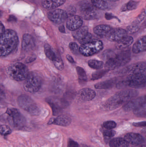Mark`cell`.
<instances>
[{"mask_svg":"<svg viewBox=\"0 0 146 147\" xmlns=\"http://www.w3.org/2000/svg\"><path fill=\"white\" fill-rule=\"evenodd\" d=\"M59 31L62 33H65V28H64V27L63 26H60L59 28Z\"/></svg>","mask_w":146,"mask_h":147,"instance_id":"obj_51","label":"cell"},{"mask_svg":"<svg viewBox=\"0 0 146 147\" xmlns=\"http://www.w3.org/2000/svg\"><path fill=\"white\" fill-rule=\"evenodd\" d=\"M6 114L8 116V121L13 127L21 128L25 127L26 123L25 118L19 111L15 108L7 109Z\"/></svg>","mask_w":146,"mask_h":147,"instance_id":"obj_8","label":"cell"},{"mask_svg":"<svg viewBox=\"0 0 146 147\" xmlns=\"http://www.w3.org/2000/svg\"><path fill=\"white\" fill-rule=\"evenodd\" d=\"M48 18L53 23L60 24L64 22L68 19L65 10L57 9L51 10L48 13Z\"/></svg>","mask_w":146,"mask_h":147,"instance_id":"obj_11","label":"cell"},{"mask_svg":"<svg viewBox=\"0 0 146 147\" xmlns=\"http://www.w3.org/2000/svg\"><path fill=\"white\" fill-rule=\"evenodd\" d=\"M68 147H79V144L76 142L70 139L68 142Z\"/></svg>","mask_w":146,"mask_h":147,"instance_id":"obj_44","label":"cell"},{"mask_svg":"<svg viewBox=\"0 0 146 147\" xmlns=\"http://www.w3.org/2000/svg\"><path fill=\"white\" fill-rule=\"evenodd\" d=\"M88 65L91 68L94 69L99 70L103 67L104 63L102 61L96 59H91L88 62Z\"/></svg>","mask_w":146,"mask_h":147,"instance_id":"obj_31","label":"cell"},{"mask_svg":"<svg viewBox=\"0 0 146 147\" xmlns=\"http://www.w3.org/2000/svg\"><path fill=\"white\" fill-rule=\"evenodd\" d=\"M82 147H89V146H85V145H83L82 146Z\"/></svg>","mask_w":146,"mask_h":147,"instance_id":"obj_54","label":"cell"},{"mask_svg":"<svg viewBox=\"0 0 146 147\" xmlns=\"http://www.w3.org/2000/svg\"><path fill=\"white\" fill-rule=\"evenodd\" d=\"M94 39H93L92 34L88 33L83 38H82L81 40H79V42L81 45H84V44H86V43L92 41Z\"/></svg>","mask_w":146,"mask_h":147,"instance_id":"obj_41","label":"cell"},{"mask_svg":"<svg viewBox=\"0 0 146 147\" xmlns=\"http://www.w3.org/2000/svg\"><path fill=\"white\" fill-rule=\"evenodd\" d=\"M44 52L47 57L51 60L52 62L55 61L58 56L53 51L51 46L48 44H45L44 46Z\"/></svg>","mask_w":146,"mask_h":147,"instance_id":"obj_29","label":"cell"},{"mask_svg":"<svg viewBox=\"0 0 146 147\" xmlns=\"http://www.w3.org/2000/svg\"><path fill=\"white\" fill-rule=\"evenodd\" d=\"M109 70L104 69L98 70L95 72H93L92 75V78L91 80H97L103 78L109 71Z\"/></svg>","mask_w":146,"mask_h":147,"instance_id":"obj_34","label":"cell"},{"mask_svg":"<svg viewBox=\"0 0 146 147\" xmlns=\"http://www.w3.org/2000/svg\"><path fill=\"white\" fill-rule=\"evenodd\" d=\"M111 29V27L109 25H100L93 28V32L97 36L104 37L107 35Z\"/></svg>","mask_w":146,"mask_h":147,"instance_id":"obj_26","label":"cell"},{"mask_svg":"<svg viewBox=\"0 0 146 147\" xmlns=\"http://www.w3.org/2000/svg\"><path fill=\"white\" fill-rule=\"evenodd\" d=\"M139 3L133 0H131L127 3H125L122 7L121 10L122 12L133 10L137 8Z\"/></svg>","mask_w":146,"mask_h":147,"instance_id":"obj_30","label":"cell"},{"mask_svg":"<svg viewBox=\"0 0 146 147\" xmlns=\"http://www.w3.org/2000/svg\"><path fill=\"white\" fill-rule=\"evenodd\" d=\"M109 146L110 147H128L129 144L125 139L117 138L110 142Z\"/></svg>","mask_w":146,"mask_h":147,"instance_id":"obj_28","label":"cell"},{"mask_svg":"<svg viewBox=\"0 0 146 147\" xmlns=\"http://www.w3.org/2000/svg\"><path fill=\"white\" fill-rule=\"evenodd\" d=\"M124 139L128 142L133 146H139L142 144L145 141L142 136L136 133H129L124 136Z\"/></svg>","mask_w":146,"mask_h":147,"instance_id":"obj_18","label":"cell"},{"mask_svg":"<svg viewBox=\"0 0 146 147\" xmlns=\"http://www.w3.org/2000/svg\"><path fill=\"white\" fill-rule=\"evenodd\" d=\"M139 29V25L136 24H132L130 26H129L127 28V32L129 34H133L138 32Z\"/></svg>","mask_w":146,"mask_h":147,"instance_id":"obj_42","label":"cell"},{"mask_svg":"<svg viewBox=\"0 0 146 147\" xmlns=\"http://www.w3.org/2000/svg\"><path fill=\"white\" fill-rule=\"evenodd\" d=\"M17 103L21 108L32 115H38L40 113V109L37 104L28 95H20L17 98Z\"/></svg>","mask_w":146,"mask_h":147,"instance_id":"obj_5","label":"cell"},{"mask_svg":"<svg viewBox=\"0 0 146 147\" xmlns=\"http://www.w3.org/2000/svg\"><path fill=\"white\" fill-rule=\"evenodd\" d=\"M134 114L139 117H145L146 115V103L141 105L133 111Z\"/></svg>","mask_w":146,"mask_h":147,"instance_id":"obj_33","label":"cell"},{"mask_svg":"<svg viewBox=\"0 0 146 147\" xmlns=\"http://www.w3.org/2000/svg\"><path fill=\"white\" fill-rule=\"evenodd\" d=\"M7 72L11 79L17 81L25 80L29 74L27 67L21 63L11 64L7 68Z\"/></svg>","mask_w":146,"mask_h":147,"instance_id":"obj_4","label":"cell"},{"mask_svg":"<svg viewBox=\"0 0 146 147\" xmlns=\"http://www.w3.org/2000/svg\"><path fill=\"white\" fill-rule=\"evenodd\" d=\"M116 132L112 129H105L103 132L104 136L105 138H111L114 137L115 135Z\"/></svg>","mask_w":146,"mask_h":147,"instance_id":"obj_43","label":"cell"},{"mask_svg":"<svg viewBox=\"0 0 146 147\" xmlns=\"http://www.w3.org/2000/svg\"><path fill=\"white\" fill-rule=\"evenodd\" d=\"M146 81V74H130L125 80L117 83L116 85L118 88L128 86L139 88L145 86Z\"/></svg>","mask_w":146,"mask_h":147,"instance_id":"obj_6","label":"cell"},{"mask_svg":"<svg viewBox=\"0 0 146 147\" xmlns=\"http://www.w3.org/2000/svg\"><path fill=\"white\" fill-rule=\"evenodd\" d=\"M146 12L145 9H142V12H141L139 15L136 18L134 21L133 22V24H136L139 25V24L142 22L144 19L145 18Z\"/></svg>","mask_w":146,"mask_h":147,"instance_id":"obj_37","label":"cell"},{"mask_svg":"<svg viewBox=\"0 0 146 147\" xmlns=\"http://www.w3.org/2000/svg\"><path fill=\"white\" fill-rule=\"evenodd\" d=\"M71 119L66 115H61L55 118H51L49 121L48 124H55L62 127H67L70 124Z\"/></svg>","mask_w":146,"mask_h":147,"instance_id":"obj_20","label":"cell"},{"mask_svg":"<svg viewBox=\"0 0 146 147\" xmlns=\"http://www.w3.org/2000/svg\"><path fill=\"white\" fill-rule=\"evenodd\" d=\"M109 1L111 3H114L117 2L118 1L120 0H107Z\"/></svg>","mask_w":146,"mask_h":147,"instance_id":"obj_53","label":"cell"},{"mask_svg":"<svg viewBox=\"0 0 146 147\" xmlns=\"http://www.w3.org/2000/svg\"><path fill=\"white\" fill-rule=\"evenodd\" d=\"M53 63L55 67L59 70H62L64 68V64L62 59L60 57H57L56 59L53 61Z\"/></svg>","mask_w":146,"mask_h":147,"instance_id":"obj_35","label":"cell"},{"mask_svg":"<svg viewBox=\"0 0 146 147\" xmlns=\"http://www.w3.org/2000/svg\"><path fill=\"white\" fill-rule=\"evenodd\" d=\"M131 60V52L129 50L122 51L115 54L112 57L107 59L105 66V69L111 70L122 67Z\"/></svg>","mask_w":146,"mask_h":147,"instance_id":"obj_3","label":"cell"},{"mask_svg":"<svg viewBox=\"0 0 146 147\" xmlns=\"http://www.w3.org/2000/svg\"><path fill=\"white\" fill-rule=\"evenodd\" d=\"M76 69L79 82L81 83H85V82H87V78L85 70L79 66L76 67Z\"/></svg>","mask_w":146,"mask_h":147,"instance_id":"obj_32","label":"cell"},{"mask_svg":"<svg viewBox=\"0 0 146 147\" xmlns=\"http://www.w3.org/2000/svg\"><path fill=\"white\" fill-rule=\"evenodd\" d=\"M69 48L72 52L75 55H77L79 53V47L75 42H71L69 44Z\"/></svg>","mask_w":146,"mask_h":147,"instance_id":"obj_38","label":"cell"},{"mask_svg":"<svg viewBox=\"0 0 146 147\" xmlns=\"http://www.w3.org/2000/svg\"><path fill=\"white\" fill-rule=\"evenodd\" d=\"M117 79L116 78L99 82L94 85L97 89H109L112 88L117 84Z\"/></svg>","mask_w":146,"mask_h":147,"instance_id":"obj_25","label":"cell"},{"mask_svg":"<svg viewBox=\"0 0 146 147\" xmlns=\"http://www.w3.org/2000/svg\"><path fill=\"white\" fill-rule=\"evenodd\" d=\"M12 133L9 127L6 125H2L0 126V134L3 136H6Z\"/></svg>","mask_w":146,"mask_h":147,"instance_id":"obj_36","label":"cell"},{"mask_svg":"<svg viewBox=\"0 0 146 147\" xmlns=\"http://www.w3.org/2000/svg\"><path fill=\"white\" fill-rule=\"evenodd\" d=\"M91 3L97 9L101 10H107L112 8L111 3L107 0H91Z\"/></svg>","mask_w":146,"mask_h":147,"instance_id":"obj_24","label":"cell"},{"mask_svg":"<svg viewBox=\"0 0 146 147\" xmlns=\"http://www.w3.org/2000/svg\"><path fill=\"white\" fill-rule=\"evenodd\" d=\"M127 35V32L125 29L121 28H112L106 37L110 41L117 42Z\"/></svg>","mask_w":146,"mask_h":147,"instance_id":"obj_15","label":"cell"},{"mask_svg":"<svg viewBox=\"0 0 146 147\" xmlns=\"http://www.w3.org/2000/svg\"><path fill=\"white\" fill-rule=\"evenodd\" d=\"M103 48V44L101 40L94 39L88 43L81 45L79 53L85 57L93 56L101 51Z\"/></svg>","mask_w":146,"mask_h":147,"instance_id":"obj_9","label":"cell"},{"mask_svg":"<svg viewBox=\"0 0 146 147\" xmlns=\"http://www.w3.org/2000/svg\"><path fill=\"white\" fill-rule=\"evenodd\" d=\"M43 83L42 77L36 72H30L25 80L23 85L26 91L30 93H35L41 88Z\"/></svg>","mask_w":146,"mask_h":147,"instance_id":"obj_7","label":"cell"},{"mask_svg":"<svg viewBox=\"0 0 146 147\" xmlns=\"http://www.w3.org/2000/svg\"><path fill=\"white\" fill-rule=\"evenodd\" d=\"M5 93H4V92H3L2 90L0 89V98H3L5 97Z\"/></svg>","mask_w":146,"mask_h":147,"instance_id":"obj_50","label":"cell"},{"mask_svg":"<svg viewBox=\"0 0 146 147\" xmlns=\"http://www.w3.org/2000/svg\"><path fill=\"white\" fill-rule=\"evenodd\" d=\"M35 40L33 37L28 34L23 35L21 43V50L24 52L27 53L33 51L35 49Z\"/></svg>","mask_w":146,"mask_h":147,"instance_id":"obj_14","label":"cell"},{"mask_svg":"<svg viewBox=\"0 0 146 147\" xmlns=\"http://www.w3.org/2000/svg\"><path fill=\"white\" fill-rule=\"evenodd\" d=\"M66 58H67V59L69 63H75L74 60L73 58L70 55H67V56H66Z\"/></svg>","mask_w":146,"mask_h":147,"instance_id":"obj_48","label":"cell"},{"mask_svg":"<svg viewBox=\"0 0 146 147\" xmlns=\"http://www.w3.org/2000/svg\"><path fill=\"white\" fill-rule=\"evenodd\" d=\"M5 31V28H4V26L0 21V37L3 34Z\"/></svg>","mask_w":146,"mask_h":147,"instance_id":"obj_47","label":"cell"},{"mask_svg":"<svg viewBox=\"0 0 146 147\" xmlns=\"http://www.w3.org/2000/svg\"><path fill=\"white\" fill-rule=\"evenodd\" d=\"M46 102L51 107L53 115L55 116L59 115L63 109L67 107L62 99L56 97L48 98L46 99Z\"/></svg>","mask_w":146,"mask_h":147,"instance_id":"obj_12","label":"cell"},{"mask_svg":"<svg viewBox=\"0 0 146 147\" xmlns=\"http://www.w3.org/2000/svg\"><path fill=\"white\" fill-rule=\"evenodd\" d=\"M133 38L131 36H127L116 42L115 46L116 49L123 50L130 46L133 42Z\"/></svg>","mask_w":146,"mask_h":147,"instance_id":"obj_23","label":"cell"},{"mask_svg":"<svg viewBox=\"0 0 146 147\" xmlns=\"http://www.w3.org/2000/svg\"><path fill=\"white\" fill-rule=\"evenodd\" d=\"M145 96L130 100L123 106V109L125 111L134 110L141 105L146 103Z\"/></svg>","mask_w":146,"mask_h":147,"instance_id":"obj_17","label":"cell"},{"mask_svg":"<svg viewBox=\"0 0 146 147\" xmlns=\"http://www.w3.org/2000/svg\"><path fill=\"white\" fill-rule=\"evenodd\" d=\"M82 24V18L79 16L75 15L67 19L66 26L70 31H74L81 27Z\"/></svg>","mask_w":146,"mask_h":147,"instance_id":"obj_16","label":"cell"},{"mask_svg":"<svg viewBox=\"0 0 146 147\" xmlns=\"http://www.w3.org/2000/svg\"><path fill=\"white\" fill-rule=\"evenodd\" d=\"M19 38L16 32L11 29L5 30L0 37V57L8 56L17 48Z\"/></svg>","mask_w":146,"mask_h":147,"instance_id":"obj_1","label":"cell"},{"mask_svg":"<svg viewBox=\"0 0 146 147\" xmlns=\"http://www.w3.org/2000/svg\"><path fill=\"white\" fill-rule=\"evenodd\" d=\"M79 6L81 18L87 20H95L98 18L99 14L97 8L88 1H81Z\"/></svg>","mask_w":146,"mask_h":147,"instance_id":"obj_10","label":"cell"},{"mask_svg":"<svg viewBox=\"0 0 146 147\" xmlns=\"http://www.w3.org/2000/svg\"><path fill=\"white\" fill-rule=\"evenodd\" d=\"M146 64L145 62H140L131 65L123 70L124 73L130 74H146Z\"/></svg>","mask_w":146,"mask_h":147,"instance_id":"obj_13","label":"cell"},{"mask_svg":"<svg viewBox=\"0 0 146 147\" xmlns=\"http://www.w3.org/2000/svg\"><path fill=\"white\" fill-rule=\"evenodd\" d=\"M146 36L140 38L134 44L132 48L133 53L137 54L146 51Z\"/></svg>","mask_w":146,"mask_h":147,"instance_id":"obj_21","label":"cell"},{"mask_svg":"<svg viewBox=\"0 0 146 147\" xmlns=\"http://www.w3.org/2000/svg\"><path fill=\"white\" fill-rule=\"evenodd\" d=\"M65 11L67 13L68 18V17L72 16L75 15V14L76 13L77 9H76L75 7L71 5V6L68 7Z\"/></svg>","mask_w":146,"mask_h":147,"instance_id":"obj_39","label":"cell"},{"mask_svg":"<svg viewBox=\"0 0 146 147\" xmlns=\"http://www.w3.org/2000/svg\"><path fill=\"white\" fill-rule=\"evenodd\" d=\"M138 95L139 92L136 90H127L121 91L110 98L105 102V107L109 110L115 109L130 101L133 98L137 96Z\"/></svg>","mask_w":146,"mask_h":147,"instance_id":"obj_2","label":"cell"},{"mask_svg":"<svg viewBox=\"0 0 146 147\" xmlns=\"http://www.w3.org/2000/svg\"><path fill=\"white\" fill-rule=\"evenodd\" d=\"M88 33V28L84 26L73 31L72 35L75 39L79 41L83 38Z\"/></svg>","mask_w":146,"mask_h":147,"instance_id":"obj_27","label":"cell"},{"mask_svg":"<svg viewBox=\"0 0 146 147\" xmlns=\"http://www.w3.org/2000/svg\"><path fill=\"white\" fill-rule=\"evenodd\" d=\"M96 96V93L93 90L90 88H84L79 91L78 98L80 101L87 102L93 100Z\"/></svg>","mask_w":146,"mask_h":147,"instance_id":"obj_19","label":"cell"},{"mask_svg":"<svg viewBox=\"0 0 146 147\" xmlns=\"http://www.w3.org/2000/svg\"><path fill=\"white\" fill-rule=\"evenodd\" d=\"M133 125L136 127H145L146 126V121L134 123Z\"/></svg>","mask_w":146,"mask_h":147,"instance_id":"obj_46","label":"cell"},{"mask_svg":"<svg viewBox=\"0 0 146 147\" xmlns=\"http://www.w3.org/2000/svg\"><path fill=\"white\" fill-rule=\"evenodd\" d=\"M36 59V56L35 55H32L27 58L26 59H25V63H31V62L35 60Z\"/></svg>","mask_w":146,"mask_h":147,"instance_id":"obj_45","label":"cell"},{"mask_svg":"<svg viewBox=\"0 0 146 147\" xmlns=\"http://www.w3.org/2000/svg\"><path fill=\"white\" fill-rule=\"evenodd\" d=\"M103 126L106 129H112L116 127L117 124L114 121H109L105 122Z\"/></svg>","mask_w":146,"mask_h":147,"instance_id":"obj_40","label":"cell"},{"mask_svg":"<svg viewBox=\"0 0 146 147\" xmlns=\"http://www.w3.org/2000/svg\"><path fill=\"white\" fill-rule=\"evenodd\" d=\"M105 18L107 20H110L113 18H117L116 16H114L112 14H105Z\"/></svg>","mask_w":146,"mask_h":147,"instance_id":"obj_49","label":"cell"},{"mask_svg":"<svg viewBox=\"0 0 146 147\" xmlns=\"http://www.w3.org/2000/svg\"><path fill=\"white\" fill-rule=\"evenodd\" d=\"M2 98H0V108H1V107L4 106V102H3V101Z\"/></svg>","mask_w":146,"mask_h":147,"instance_id":"obj_52","label":"cell"},{"mask_svg":"<svg viewBox=\"0 0 146 147\" xmlns=\"http://www.w3.org/2000/svg\"><path fill=\"white\" fill-rule=\"evenodd\" d=\"M66 0H43L42 6L48 9H54L63 5Z\"/></svg>","mask_w":146,"mask_h":147,"instance_id":"obj_22","label":"cell"}]
</instances>
